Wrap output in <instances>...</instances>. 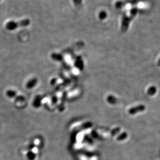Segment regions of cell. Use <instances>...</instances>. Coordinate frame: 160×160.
<instances>
[{
	"label": "cell",
	"instance_id": "cell-6",
	"mask_svg": "<svg viewBox=\"0 0 160 160\" xmlns=\"http://www.w3.org/2000/svg\"><path fill=\"white\" fill-rule=\"evenodd\" d=\"M157 66L158 67H160V59L158 60V61L157 62Z\"/></svg>",
	"mask_w": 160,
	"mask_h": 160
},
{
	"label": "cell",
	"instance_id": "cell-2",
	"mask_svg": "<svg viewBox=\"0 0 160 160\" xmlns=\"http://www.w3.org/2000/svg\"><path fill=\"white\" fill-rule=\"evenodd\" d=\"M145 109H146V107L144 105H139L136 107L131 109L129 110V113L132 114H134L139 112L144 111Z\"/></svg>",
	"mask_w": 160,
	"mask_h": 160
},
{
	"label": "cell",
	"instance_id": "cell-4",
	"mask_svg": "<svg viewBox=\"0 0 160 160\" xmlns=\"http://www.w3.org/2000/svg\"><path fill=\"white\" fill-rule=\"evenodd\" d=\"M6 95L9 97V98H14L16 96V92L12 89H9L6 92Z\"/></svg>",
	"mask_w": 160,
	"mask_h": 160
},
{
	"label": "cell",
	"instance_id": "cell-5",
	"mask_svg": "<svg viewBox=\"0 0 160 160\" xmlns=\"http://www.w3.org/2000/svg\"><path fill=\"white\" fill-rule=\"evenodd\" d=\"M106 16V13L105 12H102L101 13V14H100V18H101V19H104Z\"/></svg>",
	"mask_w": 160,
	"mask_h": 160
},
{
	"label": "cell",
	"instance_id": "cell-3",
	"mask_svg": "<svg viewBox=\"0 0 160 160\" xmlns=\"http://www.w3.org/2000/svg\"><path fill=\"white\" fill-rule=\"evenodd\" d=\"M156 92V88L154 86L150 87L147 91V94L149 96H153L155 95Z\"/></svg>",
	"mask_w": 160,
	"mask_h": 160
},
{
	"label": "cell",
	"instance_id": "cell-7",
	"mask_svg": "<svg viewBox=\"0 0 160 160\" xmlns=\"http://www.w3.org/2000/svg\"><path fill=\"white\" fill-rule=\"evenodd\" d=\"M0 1H1V0H0Z\"/></svg>",
	"mask_w": 160,
	"mask_h": 160
},
{
	"label": "cell",
	"instance_id": "cell-1",
	"mask_svg": "<svg viewBox=\"0 0 160 160\" xmlns=\"http://www.w3.org/2000/svg\"><path fill=\"white\" fill-rule=\"evenodd\" d=\"M30 21L28 19L22 20L19 22L10 21L5 24V28L8 31H14L19 27H25L29 26Z\"/></svg>",
	"mask_w": 160,
	"mask_h": 160
}]
</instances>
